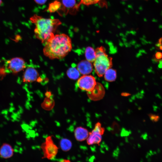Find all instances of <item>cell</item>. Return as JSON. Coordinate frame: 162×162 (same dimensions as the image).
I'll list each match as a JSON object with an SVG mask.
<instances>
[{
    "label": "cell",
    "instance_id": "2",
    "mask_svg": "<svg viewBox=\"0 0 162 162\" xmlns=\"http://www.w3.org/2000/svg\"><path fill=\"white\" fill-rule=\"evenodd\" d=\"M30 20L35 25L36 37L44 44L54 35L56 30L61 24L58 19L44 18L36 14L31 17Z\"/></svg>",
    "mask_w": 162,
    "mask_h": 162
},
{
    "label": "cell",
    "instance_id": "12",
    "mask_svg": "<svg viewBox=\"0 0 162 162\" xmlns=\"http://www.w3.org/2000/svg\"><path fill=\"white\" fill-rule=\"evenodd\" d=\"M89 134L88 130L82 127H78L74 130L75 138L79 141H82L87 139Z\"/></svg>",
    "mask_w": 162,
    "mask_h": 162
},
{
    "label": "cell",
    "instance_id": "3",
    "mask_svg": "<svg viewBox=\"0 0 162 162\" xmlns=\"http://www.w3.org/2000/svg\"><path fill=\"white\" fill-rule=\"evenodd\" d=\"M95 51L96 57L94 62L95 70L98 76L102 77L106 71L112 67V58L108 56L102 46L97 48Z\"/></svg>",
    "mask_w": 162,
    "mask_h": 162
},
{
    "label": "cell",
    "instance_id": "1",
    "mask_svg": "<svg viewBox=\"0 0 162 162\" xmlns=\"http://www.w3.org/2000/svg\"><path fill=\"white\" fill-rule=\"evenodd\" d=\"M45 44L44 54L51 59L63 58L72 48L70 38L64 34H54Z\"/></svg>",
    "mask_w": 162,
    "mask_h": 162
},
{
    "label": "cell",
    "instance_id": "23",
    "mask_svg": "<svg viewBox=\"0 0 162 162\" xmlns=\"http://www.w3.org/2000/svg\"><path fill=\"white\" fill-rule=\"evenodd\" d=\"M57 162H71V161L68 160L63 159Z\"/></svg>",
    "mask_w": 162,
    "mask_h": 162
},
{
    "label": "cell",
    "instance_id": "11",
    "mask_svg": "<svg viewBox=\"0 0 162 162\" xmlns=\"http://www.w3.org/2000/svg\"><path fill=\"white\" fill-rule=\"evenodd\" d=\"M14 152L13 149L10 144L4 143L0 148V156L3 158H9L13 156Z\"/></svg>",
    "mask_w": 162,
    "mask_h": 162
},
{
    "label": "cell",
    "instance_id": "5",
    "mask_svg": "<svg viewBox=\"0 0 162 162\" xmlns=\"http://www.w3.org/2000/svg\"><path fill=\"white\" fill-rule=\"evenodd\" d=\"M97 82L94 76L91 75H83L79 78L77 85L81 90L86 91L87 93L92 91L96 86Z\"/></svg>",
    "mask_w": 162,
    "mask_h": 162
},
{
    "label": "cell",
    "instance_id": "22",
    "mask_svg": "<svg viewBox=\"0 0 162 162\" xmlns=\"http://www.w3.org/2000/svg\"><path fill=\"white\" fill-rule=\"evenodd\" d=\"M159 64L158 67L159 68H162V60H160L159 62Z\"/></svg>",
    "mask_w": 162,
    "mask_h": 162
},
{
    "label": "cell",
    "instance_id": "19",
    "mask_svg": "<svg viewBox=\"0 0 162 162\" xmlns=\"http://www.w3.org/2000/svg\"><path fill=\"white\" fill-rule=\"evenodd\" d=\"M64 7L68 8H72L76 6V0H62Z\"/></svg>",
    "mask_w": 162,
    "mask_h": 162
},
{
    "label": "cell",
    "instance_id": "25",
    "mask_svg": "<svg viewBox=\"0 0 162 162\" xmlns=\"http://www.w3.org/2000/svg\"><path fill=\"white\" fill-rule=\"evenodd\" d=\"M156 97H158L159 99H161V97L159 94H157L155 95Z\"/></svg>",
    "mask_w": 162,
    "mask_h": 162
},
{
    "label": "cell",
    "instance_id": "6",
    "mask_svg": "<svg viewBox=\"0 0 162 162\" xmlns=\"http://www.w3.org/2000/svg\"><path fill=\"white\" fill-rule=\"evenodd\" d=\"M104 132V129L102 127L100 122H97L95 125L94 129L89 132L87 138V142L88 145L98 144L101 141L102 135Z\"/></svg>",
    "mask_w": 162,
    "mask_h": 162
},
{
    "label": "cell",
    "instance_id": "16",
    "mask_svg": "<svg viewBox=\"0 0 162 162\" xmlns=\"http://www.w3.org/2000/svg\"><path fill=\"white\" fill-rule=\"evenodd\" d=\"M80 74L77 69L74 67L69 68L67 71L68 76L70 79L73 80L78 79L80 75Z\"/></svg>",
    "mask_w": 162,
    "mask_h": 162
},
{
    "label": "cell",
    "instance_id": "10",
    "mask_svg": "<svg viewBox=\"0 0 162 162\" xmlns=\"http://www.w3.org/2000/svg\"><path fill=\"white\" fill-rule=\"evenodd\" d=\"M77 69L81 74L88 75L92 72L93 66L91 62L87 60H82L78 63Z\"/></svg>",
    "mask_w": 162,
    "mask_h": 162
},
{
    "label": "cell",
    "instance_id": "17",
    "mask_svg": "<svg viewBox=\"0 0 162 162\" xmlns=\"http://www.w3.org/2000/svg\"><path fill=\"white\" fill-rule=\"evenodd\" d=\"M100 1V0H81L80 3L76 6L75 8L77 9L81 4L89 6L98 3Z\"/></svg>",
    "mask_w": 162,
    "mask_h": 162
},
{
    "label": "cell",
    "instance_id": "20",
    "mask_svg": "<svg viewBox=\"0 0 162 162\" xmlns=\"http://www.w3.org/2000/svg\"><path fill=\"white\" fill-rule=\"evenodd\" d=\"M154 60L159 62L162 58V52H157L154 55Z\"/></svg>",
    "mask_w": 162,
    "mask_h": 162
},
{
    "label": "cell",
    "instance_id": "7",
    "mask_svg": "<svg viewBox=\"0 0 162 162\" xmlns=\"http://www.w3.org/2000/svg\"><path fill=\"white\" fill-rule=\"evenodd\" d=\"M87 93L91 100L98 101L103 98L105 94V91L103 85L101 83L97 82L93 90Z\"/></svg>",
    "mask_w": 162,
    "mask_h": 162
},
{
    "label": "cell",
    "instance_id": "8",
    "mask_svg": "<svg viewBox=\"0 0 162 162\" xmlns=\"http://www.w3.org/2000/svg\"><path fill=\"white\" fill-rule=\"evenodd\" d=\"M25 67V62L21 58H14L9 61L8 68L13 73H16Z\"/></svg>",
    "mask_w": 162,
    "mask_h": 162
},
{
    "label": "cell",
    "instance_id": "21",
    "mask_svg": "<svg viewBox=\"0 0 162 162\" xmlns=\"http://www.w3.org/2000/svg\"><path fill=\"white\" fill-rule=\"evenodd\" d=\"M35 2L39 4H44L47 0H34Z\"/></svg>",
    "mask_w": 162,
    "mask_h": 162
},
{
    "label": "cell",
    "instance_id": "4",
    "mask_svg": "<svg viewBox=\"0 0 162 162\" xmlns=\"http://www.w3.org/2000/svg\"><path fill=\"white\" fill-rule=\"evenodd\" d=\"M43 152L42 158L49 160L53 159L57 154L58 148L54 143L51 136H49L45 139V141L41 146Z\"/></svg>",
    "mask_w": 162,
    "mask_h": 162
},
{
    "label": "cell",
    "instance_id": "15",
    "mask_svg": "<svg viewBox=\"0 0 162 162\" xmlns=\"http://www.w3.org/2000/svg\"><path fill=\"white\" fill-rule=\"evenodd\" d=\"M60 146L63 151L67 152L71 148L72 143L70 140L66 138H63L60 141Z\"/></svg>",
    "mask_w": 162,
    "mask_h": 162
},
{
    "label": "cell",
    "instance_id": "18",
    "mask_svg": "<svg viewBox=\"0 0 162 162\" xmlns=\"http://www.w3.org/2000/svg\"><path fill=\"white\" fill-rule=\"evenodd\" d=\"M61 5L59 2L56 1L50 4L48 10L50 12H54L59 8Z\"/></svg>",
    "mask_w": 162,
    "mask_h": 162
},
{
    "label": "cell",
    "instance_id": "13",
    "mask_svg": "<svg viewBox=\"0 0 162 162\" xmlns=\"http://www.w3.org/2000/svg\"><path fill=\"white\" fill-rule=\"evenodd\" d=\"M104 75V79L106 81L110 82L114 81L117 77L116 71V70L110 68L106 71Z\"/></svg>",
    "mask_w": 162,
    "mask_h": 162
},
{
    "label": "cell",
    "instance_id": "27",
    "mask_svg": "<svg viewBox=\"0 0 162 162\" xmlns=\"http://www.w3.org/2000/svg\"></svg>",
    "mask_w": 162,
    "mask_h": 162
},
{
    "label": "cell",
    "instance_id": "26",
    "mask_svg": "<svg viewBox=\"0 0 162 162\" xmlns=\"http://www.w3.org/2000/svg\"><path fill=\"white\" fill-rule=\"evenodd\" d=\"M2 0H0V6L2 4Z\"/></svg>",
    "mask_w": 162,
    "mask_h": 162
},
{
    "label": "cell",
    "instance_id": "14",
    "mask_svg": "<svg viewBox=\"0 0 162 162\" xmlns=\"http://www.w3.org/2000/svg\"><path fill=\"white\" fill-rule=\"evenodd\" d=\"M85 56L86 60L90 62H93L96 57L95 50L90 46L87 47L85 50Z\"/></svg>",
    "mask_w": 162,
    "mask_h": 162
},
{
    "label": "cell",
    "instance_id": "24",
    "mask_svg": "<svg viewBox=\"0 0 162 162\" xmlns=\"http://www.w3.org/2000/svg\"><path fill=\"white\" fill-rule=\"evenodd\" d=\"M153 110L155 112H156L157 111V109L158 108V107L157 106L154 105L153 106Z\"/></svg>",
    "mask_w": 162,
    "mask_h": 162
},
{
    "label": "cell",
    "instance_id": "9",
    "mask_svg": "<svg viewBox=\"0 0 162 162\" xmlns=\"http://www.w3.org/2000/svg\"><path fill=\"white\" fill-rule=\"evenodd\" d=\"M38 73L36 70L32 67H28L26 70L23 76V81L31 82L35 81L38 77Z\"/></svg>",
    "mask_w": 162,
    "mask_h": 162
}]
</instances>
